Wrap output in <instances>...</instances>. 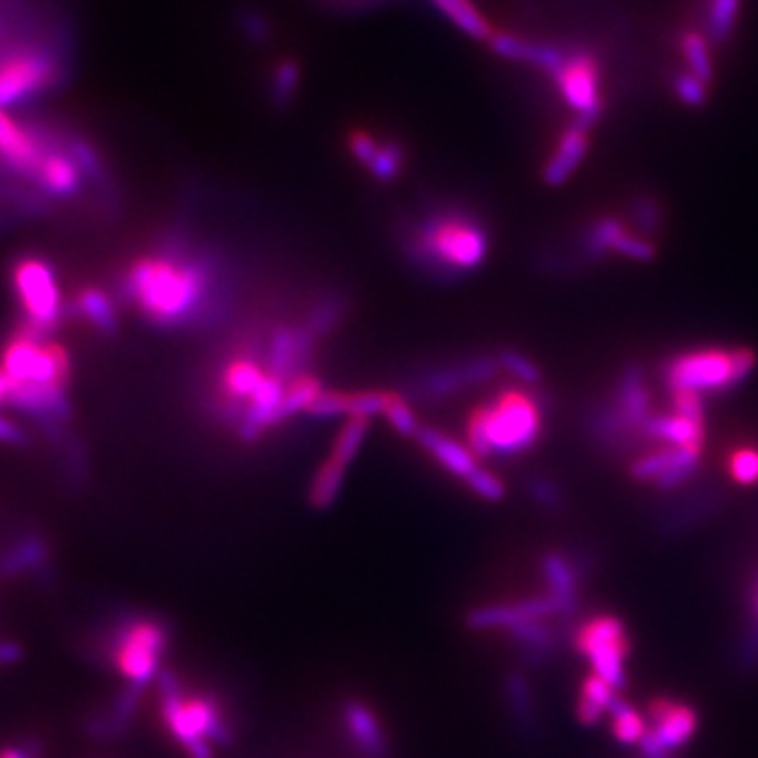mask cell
<instances>
[{"label":"cell","instance_id":"1","mask_svg":"<svg viewBox=\"0 0 758 758\" xmlns=\"http://www.w3.org/2000/svg\"><path fill=\"white\" fill-rule=\"evenodd\" d=\"M125 293L158 327H211L230 314L236 276L220 251L175 239L127 270Z\"/></svg>","mask_w":758,"mask_h":758},{"label":"cell","instance_id":"2","mask_svg":"<svg viewBox=\"0 0 758 758\" xmlns=\"http://www.w3.org/2000/svg\"><path fill=\"white\" fill-rule=\"evenodd\" d=\"M400 249L405 260L421 274L440 283H454L485 265L492 234L470 208L436 205L405 224Z\"/></svg>","mask_w":758,"mask_h":758},{"label":"cell","instance_id":"3","mask_svg":"<svg viewBox=\"0 0 758 758\" xmlns=\"http://www.w3.org/2000/svg\"><path fill=\"white\" fill-rule=\"evenodd\" d=\"M544 426L542 400L523 388H508L476 407L466 426L468 447L476 457L525 454L540 440Z\"/></svg>","mask_w":758,"mask_h":758},{"label":"cell","instance_id":"4","mask_svg":"<svg viewBox=\"0 0 758 758\" xmlns=\"http://www.w3.org/2000/svg\"><path fill=\"white\" fill-rule=\"evenodd\" d=\"M156 689L171 738L190 758H213V744L226 746L234 738L217 701L205 696H186L182 682L169 670L158 672Z\"/></svg>","mask_w":758,"mask_h":758},{"label":"cell","instance_id":"5","mask_svg":"<svg viewBox=\"0 0 758 758\" xmlns=\"http://www.w3.org/2000/svg\"><path fill=\"white\" fill-rule=\"evenodd\" d=\"M757 367L746 348H703L679 354L665 365L663 379L672 392H719L741 383Z\"/></svg>","mask_w":758,"mask_h":758},{"label":"cell","instance_id":"6","mask_svg":"<svg viewBox=\"0 0 758 758\" xmlns=\"http://www.w3.org/2000/svg\"><path fill=\"white\" fill-rule=\"evenodd\" d=\"M169 649V625L154 618L135 615L114 628L108 658L132 682L148 687L161 672V660Z\"/></svg>","mask_w":758,"mask_h":758},{"label":"cell","instance_id":"7","mask_svg":"<svg viewBox=\"0 0 758 758\" xmlns=\"http://www.w3.org/2000/svg\"><path fill=\"white\" fill-rule=\"evenodd\" d=\"M573 649L596 672L618 689L625 682V662L630 658V636L624 622L613 613H594L573 632Z\"/></svg>","mask_w":758,"mask_h":758},{"label":"cell","instance_id":"8","mask_svg":"<svg viewBox=\"0 0 758 758\" xmlns=\"http://www.w3.org/2000/svg\"><path fill=\"white\" fill-rule=\"evenodd\" d=\"M647 736L639 746L644 758H670L693 738L698 729V712L689 701L660 696L647 706Z\"/></svg>","mask_w":758,"mask_h":758},{"label":"cell","instance_id":"9","mask_svg":"<svg viewBox=\"0 0 758 758\" xmlns=\"http://www.w3.org/2000/svg\"><path fill=\"white\" fill-rule=\"evenodd\" d=\"M11 281L28 327L40 333L51 329L61 314V293L54 270L38 257H23L13 268Z\"/></svg>","mask_w":758,"mask_h":758},{"label":"cell","instance_id":"10","mask_svg":"<svg viewBox=\"0 0 758 758\" xmlns=\"http://www.w3.org/2000/svg\"><path fill=\"white\" fill-rule=\"evenodd\" d=\"M497 371H499L497 359L489 354L454 360V362L438 365L435 369L424 371L411 383V392L414 397L424 402H435V400L454 397L461 390L483 386L489 379L495 378Z\"/></svg>","mask_w":758,"mask_h":758},{"label":"cell","instance_id":"11","mask_svg":"<svg viewBox=\"0 0 758 758\" xmlns=\"http://www.w3.org/2000/svg\"><path fill=\"white\" fill-rule=\"evenodd\" d=\"M56 66L45 51L23 49L0 61V108H11L47 89Z\"/></svg>","mask_w":758,"mask_h":758},{"label":"cell","instance_id":"12","mask_svg":"<svg viewBox=\"0 0 758 758\" xmlns=\"http://www.w3.org/2000/svg\"><path fill=\"white\" fill-rule=\"evenodd\" d=\"M563 99L577 114L603 108L599 97V66L584 49L567 51L563 66L552 75Z\"/></svg>","mask_w":758,"mask_h":758},{"label":"cell","instance_id":"13","mask_svg":"<svg viewBox=\"0 0 758 758\" xmlns=\"http://www.w3.org/2000/svg\"><path fill=\"white\" fill-rule=\"evenodd\" d=\"M700 459L701 449L696 447H665L636 459L632 464V476L644 483H655L662 489H674L696 473Z\"/></svg>","mask_w":758,"mask_h":758},{"label":"cell","instance_id":"14","mask_svg":"<svg viewBox=\"0 0 758 758\" xmlns=\"http://www.w3.org/2000/svg\"><path fill=\"white\" fill-rule=\"evenodd\" d=\"M341 722L360 757L388 758V738L376 712L360 700L341 706Z\"/></svg>","mask_w":758,"mask_h":758},{"label":"cell","instance_id":"15","mask_svg":"<svg viewBox=\"0 0 758 758\" xmlns=\"http://www.w3.org/2000/svg\"><path fill=\"white\" fill-rule=\"evenodd\" d=\"M37 135L18 123L7 108H0V158L16 171H37L42 158Z\"/></svg>","mask_w":758,"mask_h":758},{"label":"cell","instance_id":"16","mask_svg":"<svg viewBox=\"0 0 758 758\" xmlns=\"http://www.w3.org/2000/svg\"><path fill=\"white\" fill-rule=\"evenodd\" d=\"M416 440L419 447L433 455L447 473L461 480L478 468V457L470 451L468 445H461L454 436L445 435L430 426H421L417 430Z\"/></svg>","mask_w":758,"mask_h":758},{"label":"cell","instance_id":"17","mask_svg":"<svg viewBox=\"0 0 758 758\" xmlns=\"http://www.w3.org/2000/svg\"><path fill=\"white\" fill-rule=\"evenodd\" d=\"M587 129L580 127V125H571L567 132L561 135L556 150L550 156L546 167H544V182L556 188L561 184H565L568 177L573 175V171L580 167V163L584 161L587 152Z\"/></svg>","mask_w":758,"mask_h":758},{"label":"cell","instance_id":"18","mask_svg":"<svg viewBox=\"0 0 758 758\" xmlns=\"http://www.w3.org/2000/svg\"><path fill=\"white\" fill-rule=\"evenodd\" d=\"M146 689L148 687L129 682V687L116 698L108 712L89 719V722H87L89 736L95 739H101V741L120 738L129 729L133 717H135V710H137L139 700H142Z\"/></svg>","mask_w":758,"mask_h":758},{"label":"cell","instance_id":"19","mask_svg":"<svg viewBox=\"0 0 758 758\" xmlns=\"http://www.w3.org/2000/svg\"><path fill=\"white\" fill-rule=\"evenodd\" d=\"M80 169L82 167L76 161L75 154L54 150L42 154L35 175L38 177V184L47 192L56 196H70L80 188L82 179Z\"/></svg>","mask_w":758,"mask_h":758},{"label":"cell","instance_id":"20","mask_svg":"<svg viewBox=\"0 0 758 758\" xmlns=\"http://www.w3.org/2000/svg\"><path fill=\"white\" fill-rule=\"evenodd\" d=\"M618 691L620 689L613 682L606 681L590 670L580 682V696L575 703L577 719L584 725H599L601 720L609 717L611 708L620 700Z\"/></svg>","mask_w":758,"mask_h":758},{"label":"cell","instance_id":"21","mask_svg":"<svg viewBox=\"0 0 758 758\" xmlns=\"http://www.w3.org/2000/svg\"><path fill=\"white\" fill-rule=\"evenodd\" d=\"M302 64L293 57H281L270 66L265 76V99L272 108L286 110L302 85Z\"/></svg>","mask_w":758,"mask_h":758},{"label":"cell","instance_id":"22","mask_svg":"<svg viewBox=\"0 0 758 758\" xmlns=\"http://www.w3.org/2000/svg\"><path fill=\"white\" fill-rule=\"evenodd\" d=\"M436 9L447 19H451L455 26L476 40H489L495 26L487 16L474 4L473 0H433Z\"/></svg>","mask_w":758,"mask_h":758},{"label":"cell","instance_id":"23","mask_svg":"<svg viewBox=\"0 0 758 758\" xmlns=\"http://www.w3.org/2000/svg\"><path fill=\"white\" fill-rule=\"evenodd\" d=\"M346 466H341L340 461L327 457L321 464V468L314 474L312 483H310V492H308V502L312 508L317 511H327L331 508L338 497H340L343 480H346Z\"/></svg>","mask_w":758,"mask_h":758},{"label":"cell","instance_id":"24","mask_svg":"<svg viewBox=\"0 0 758 758\" xmlns=\"http://www.w3.org/2000/svg\"><path fill=\"white\" fill-rule=\"evenodd\" d=\"M542 571H544V580L548 584L550 594H554L568 606H575L577 573L567 556L558 552H550L542 558Z\"/></svg>","mask_w":758,"mask_h":758},{"label":"cell","instance_id":"25","mask_svg":"<svg viewBox=\"0 0 758 758\" xmlns=\"http://www.w3.org/2000/svg\"><path fill=\"white\" fill-rule=\"evenodd\" d=\"M611 733L618 741L625 746H641L647 736V717L632 703L618 700V703L609 712Z\"/></svg>","mask_w":758,"mask_h":758},{"label":"cell","instance_id":"26","mask_svg":"<svg viewBox=\"0 0 758 758\" xmlns=\"http://www.w3.org/2000/svg\"><path fill=\"white\" fill-rule=\"evenodd\" d=\"M348 312V300L340 293H327L308 312L305 324L321 340L331 336Z\"/></svg>","mask_w":758,"mask_h":758},{"label":"cell","instance_id":"27","mask_svg":"<svg viewBox=\"0 0 758 758\" xmlns=\"http://www.w3.org/2000/svg\"><path fill=\"white\" fill-rule=\"evenodd\" d=\"M324 392L321 379L312 373L303 376V378L295 379L284 397L283 405L279 409V417L276 424H283L289 417L298 416V414H305L310 409V405L321 397Z\"/></svg>","mask_w":758,"mask_h":758},{"label":"cell","instance_id":"28","mask_svg":"<svg viewBox=\"0 0 758 758\" xmlns=\"http://www.w3.org/2000/svg\"><path fill=\"white\" fill-rule=\"evenodd\" d=\"M369 421H371V419L348 417V421L341 426L340 435H338L336 443H333V447H331L329 457L336 459V461H340L341 466L350 468V464H352L354 457L359 455L365 438L369 435Z\"/></svg>","mask_w":758,"mask_h":758},{"label":"cell","instance_id":"29","mask_svg":"<svg viewBox=\"0 0 758 758\" xmlns=\"http://www.w3.org/2000/svg\"><path fill=\"white\" fill-rule=\"evenodd\" d=\"M405 146L398 139H381L378 152L365 169L381 184L395 182L405 169Z\"/></svg>","mask_w":758,"mask_h":758},{"label":"cell","instance_id":"30","mask_svg":"<svg viewBox=\"0 0 758 758\" xmlns=\"http://www.w3.org/2000/svg\"><path fill=\"white\" fill-rule=\"evenodd\" d=\"M78 310L89 322H94L99 331H114L116 329V310L110 298L99 289H85L80 291L76 300Z\"/></svg>","mask_w":758,"mask_h":758},{"label":"cell","instance_id":"31","mask_svg":"<svg viewBox=\"0 0 758 758\" xmlns=\"http://www.w3.org/2000/svg\"><path fill=\"white\" fill-rule=\"evenodd\" d=\"M739 2L741 0H710L708 23H706L708 40L720 45L729 38L738 19Z\"/></svg>","mask_w":758,"mask_h":758},{"label":"cell","instance_id":"32","mask_svg":"<svg viewBox=\"0 0 758 758\" xmlns=\"http://www.w3.org/2000/svg\"><path fill=\"white\" fill-rule=\"evenodd\" d=\"M682 54L687 59L689 72L698 76L703 82H710L712 78V59L708 51V38L701 37L698 32H689L682 38Z\"/></svg>","mask_w":758,"mask_h":758},{"label":"cell","instance_id":"33","mask_svg":"<svg viewBox=\"0 0 758 758\" xmlns=\"http://www.w3.org/2000/svg\"><path fill=\"white\" fill-rule=\"evenodd\" d=\"M495 359H497V365H499V371H506L508 376H512L523 386H531L533 388V386H537L542 381V373H540L537 365L529 357H525L523 352H518V350L506 348Z\"/></svg>","mask_w":758,"mask_h":758},{"label":"cell","instance_id":"34","mask_svg":"<svg viewBox=\"0 0 758 758\" xmlns=\"http://www.w3.org/2000/svg\"><path fill=\"white\" fill-rule=\"evenodd\" d=\"M625 227L620 220L606 217L596 222L594 226L590 227L587 232L586 243H584V251L590 257H599L606 251H613L615 243L620 241V236L624 234Z\"/></svg>","mask_w":758,"mask_h":758},{"label":"cell","instance_id":"35","mask_svg":"<svg viewBox=\"0 0 758 758\" xmlns=\"http://www.w3.org/2000/svg\"><path fill=\"white\" fill-rule=\"evenodd\" d=\"M397 392L388 390H367V392H354L348 395V417H371L386 416L392 398Z\"/></svg>","mask_w":758,"mask_h":758},{"label":"cell","instance_id":"36","mask_svg":"<svg viewBox=\"0 0 758 758\" xmlns=\"http://www.w3.org/2000/svg\"><path fill=\"white\" fill-rule=\"evenodd\" d=\"M47 550L38 542L30 540L26 544H19L18 548L11 550L7 556L0 561V573L2 575H16L26 568H37L45 561Z\"/></svg>","mask_w":758,"mask_h":758},{"label":"cell","instance_id":"37","mask_svg":"<svg viewBox=\"0 0 758 758\" xmlns=\"http://www.w3.org/2000/svg\"><path fill=\"white\" fill-rule=\"evenodd\" d=\"M239 28H241L243 37L249 38L253 45H265L274 32L272 19L255 7H246L239 13Z\"/></svg>","mask_w":758,"mask_h":758},{"label":"cell","instance_id":"38","mask_svg":"<svg viewBox=\"0 0 758 758\" xmlns=\"http://www.w3.org/2000/svg\"><path fill=\"white\" fill-rule=\"evenodd\" d=\"M464 483L476 497L485 502H499L506 495V485L502 483V478L480 466L468 478H464Z\"/></svg>","mask_w":758,"mask_h":758},{"label":"cell","instance_id":"39","mask_svg":"<svg viewBox=\"0 0 758 758\" xmlns=\"http://www.w3.org/2000/svg\"><path fill=\"white\" fill-rule=\"evenodd\" d=\"M383 417L390 421V426L397 430L398 435L407 436V438H416L417 430L421 428L419 421H417L416 414H414V409L409 407V402L405 400V397H400V395H395Z\"/></svg>","mask_w":758,"mask_h":758},{"label":"cell","instance_id":"40","mask_svg":"<svg viewBox=\"0 0 758 758\" xmlns=\"http://www.w3.org/2000/svg\"><path fill=\"white\" fill-rule=\"evenodd\" d=\"M305 414L314 417V419L348 417V395L346 392H329V390H324L321 397L310 405V409Z\"/></svg>","mask_w":758,"mask_h":758},{"label":"cell","instance_id":"41","mask_svg":"<svg viewBox=\"0 0 758 758\" xmlns=\"http://www.w3.org/2000/svg\"><path fill=\"white\" fill-rule=\"evenodd\" d=\"M379 142L381 139H378L369 129H359L357 127V129L348 133V152L352 154V158L359 165L367 167L371 163V158L376 156V152H378Z\"/></svg>","mask_w":758,"mask_h":758},{"label":"cell","instance_id":"42","mask_svg":"<svg viewBox=\"0 0 758 758\" xmlns=\"http://www.w3.org/2000/svg\"><path fill=\"white\" fill-rule=\"evenodd\" d=\"M729 474L741 483L752 485L758 480V451L757 449H739L729 459Z\"/></svg>","mask_w":758,"mask_h":758},{"label":"cell","instance_id":"43","mask_svg":"<svg viewBox=\"0 0 758 758\" xmlns=\"http://www.w3.org/2000/svg\"><path fill=\"white\" fill-rule=\"evenodd\" d=\"M674 89L682 101L689 106H701L706 101V82L691 72L679 76L674 82Z\"/></svg>","mask_w":758,"mask_h":758},{"label":"cell","instance_id":"44","mask_svg":"<svg viewBox=\"0 0 758 758\" xmlns=\"http://www.w3.org/2000/svg\"><path fill=\"white\" fill-rule=\"evenodd\" d=\"M531 497L546 508H558L561 506V493L556 485H552L546 478H533L529 483Z\"/></svg>","mask_w":758,"mask_h":758},{"label":"cell","instance_id":"45","mask_svg":"<svg viewBox=\"0 0 758 758\" xmlns=\"http://www.w3.org/2000/svg\"><path fill=\"white\" fill-rule=\"evenodd\" d=\"M636 222L639 226L647 230V232H653L658 230V222H660V211H658V205L651 201V198H641L636 203Z\"/></svg>","mask_w":758,"mask_h":758},{"label":"cell","instance_id":"46","mask_svg":"<svg viewBox=\"0 0 758 758\" xmlns=\"http://www.w3.org/2000/svg\"><path fill=\"white\" fill-rule=\"evenodd\" d=\"M23 438V433L16 421L0 417V440L2 443H19Z\"/></svg>","mask_w":758,"mask_h":758},{"label":"cell","instance_id":"47","mask_svg":"<svg viewBox=\"0 0 758 758\" xmlns=\"http://www.w3.org/2000/svg\"><path fill=\"white\" fill-rule=\"evenodd\" d=\"M21 658V647L13 641H0V665L18 662Z\"/></svg>","mask_w":758,"mask_h":758},{"label":"cell","instance_id":"48","mask_svg":"<svg viewBox=\"0 0 758 758\" xmlns=\"http://www.w3.org/2000/svg\"><path fill=\"white\" fill-rule=\"evenodd\" d=\"M0 758H37V755L28 746H7L0 750Z\"/></svg>","mask_w":758,"mask_h":758},{"label":"cell","instance_id":"49","mask_svg":"<svg viewBox=\"0 0 758 758\" xmlns=\"http://www.w3.org/2000/svg\"><path fill=\"white\" fill-rule=\"evenodd\" d=\"M9 392H11V381L4 376V371L0 369V405L4 400H9Z\"/></svg>","mask_w":758,"mask_h":758},{"label":"cell","instance_id":"50","mask_svg":"<svg viewBox=\"0 0 758 758\" xmlns=\"http://www.w3.org/2000/svg\"><path fill=\"white\" fill-rule=\"evenodd\" d=\"M755 611H757V620H758V587H757V592H755Z\"/></svg>","mask_w":758,"mask_h":758}]
</instances>
